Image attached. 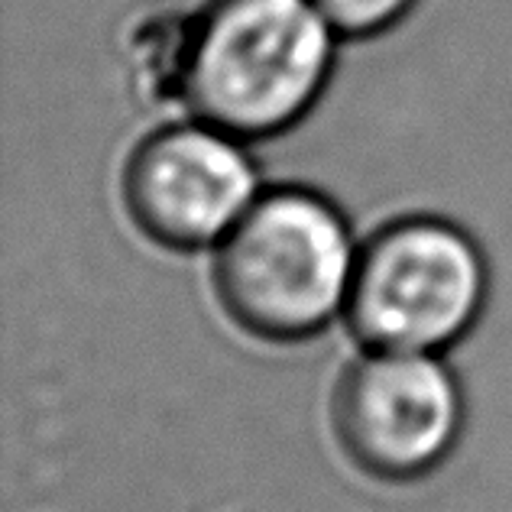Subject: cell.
<instances>
[{
	"label": "cell",
	"mask_w": 512,
	"mask_h": 512,
	"mask_svg": "<svg viewBox=\"0 0 512 512\" xmlns=\"http://www.w3.org/2000/svg\"><path fill=\"white\" fill-rule=\"evenodd\" d=\"M334 59V26L312 0H211L188 26L179 88L201 124L273 137L312 111Z\"/></svg>",
	"instance_id": "cell-1"
},
{
	"label": "cell",
	"mask_w": 512,
	"mask_h": 512,
	"mask_svg": "<svg viewBox=\"0 0 512 512\" xmlns=\"http://www.w3.org/2000/svg\"><path fill=\"white\" fill-rule=\"evenodd\" d=\"M354 250L341 211L305 188L260 195L214 260L227 315L266 341L312 338L347 305Z\"/></svg>",
	"instance_id": "cell-2"
},
{
	"label": "cell",
	"mask_w": 512,
	"mask_h": 512,
	"mask_svg": "<svg viewBox=\"0 0 512 512\" xmlns=\"http://www.w3.org/2000/svg\"><path fill=\"white\" fill-rule=\"evenodd\" d=\"M487 299V266L461 227L406 218L376 231L354 263L350 331L373 350L431 354L474 328Z\"/></svg>",
	"instance_id": "cell-3"
},
{
	"label": "cell",
	"mask_w": 512,
	"mask_h": 512,
	"mask_svg": "<svg viewBox=\"0 0 512 512\" xmlns=\"http://www.w3.org/2000/svg\"><path fill=\"white\" fill-rule=\"evenodd\" d=\"M464 402L451 370L431 354L376 350L334 389V431L360 470L415 480L451 454Z\"/></svg>",
	"instance_id": "cell-4"
},
{
	"label": "cell",
	"mask_w": 512,
	"mask_h": 512,
	"mask_svg": "<svg viewBox=\"0 0 512 512\" xmlns=\"http://www.w3.org/2000/svg\"><path fill=\"white\" fill-rule=\"evenodd\" d=\"M256 198L250 156L234 133L211 124H175L150 133L124 172L133 224L172 250L224 240Z\"/></svg>",
	"instance_id": "cell-5"
},
{
	"label": "cell",
	"mask_w": 512,
	"mask_h": 512,
	"mask_svg": "<svg viewBox=\"0 0 512 512\" xmlns=\"http://www.w3.org/2000/svg\"><path fill=\"white\" fill-rule=\"evenodd\" d=\"M334 30L344 36H373L409 13L415 0H312Z\"/></svg>",
	"instance_id": "cell-6"
}]
</instances>
